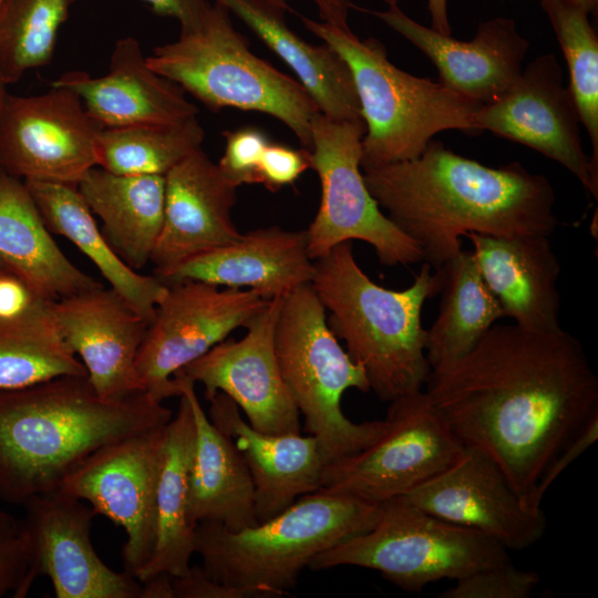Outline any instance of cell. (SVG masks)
Listing matches in <instances>:
<instances>
[{
  "instance_id": "obj_22",
  "label": "cell",
  "mask_w": 598,
  "mask_h": 598,
  "mask_svg": "<svg viewBox=\"0 0 598 598\" xmlns=\"http://www.w3.org/2000/svg\"><path fill=\"white\" fill-rule=\"evenodd\" d=\"M51 85L76 93L102 128L176 123L198 113L179 85L148 66L138 40L133 37L116 41L104 75L94 78L84 71H70Z\"/></svg>"
},
{
  "instance_id": "obj_39",
  "label": "cell",
  "mask_w": 598,
  "mask_h": 598,
  "mask_svg": "<svg viewBox=\"0 0 598 598\" xmlns=\"http://www.w3.org/2000/svg\"><path fill=\"white\" fill-rule=\"evenodd\" d=\"M225 151L217 163L224 176L236 187L258 184V167L269 143L265 133L255 127H243L224 133Z\"/></svg>"
},
{
  "instance_id": "obj_35",
  "label": "cell",
  "mask_w": 598,
  "mask_h": 598,
  "mask_svg": "<svg viewBox=\"0 0 598 598\" xmlns=\"http://www.w3.org/2000/svg\"><path fill=\"white\" fill-rule=\"evenodd\" d=\"M72 0L0 1V79L19 81L31 69L50 63Z\"/></svg>"
},
{
  "instance_id": "obj_48",
  "label": "cell",
  "mask_w": 598,
  "mask_h": 598,
  "mask_svg": "<svg viewBox=\"0 0 598 598\" xmlns=\"http://www.w3.org/2000/svg\"><path fill=\"white\" fill-rule=\"evenodd\" d=\"M573 3H576L584 9H586L589 13H596L597 7H598V0H566Z\"/></svg>"
},
{
  "instance_id": "obj_37",
  "label": "cell",
  "mask_w": 598,
  "mask_h": 598,
  "mask_svg": "<svg viewBox=\"0 0 598 598\" xmlns=\"http://www.w3.org/2000/svg\"><path fill=\"white\" fill-rule=\"evenodd\" d=\"M540 581L533 570L515 567L511 560L477 569L443 590L440 598H529Z\"/></svg>"
},
{
  "instance_id": "obj_27",
  "label": "cell",
  "mask_w": 598,
  "mask_h": 598,
  "mask_svg": "<svg viewBox=\"0 0 598 598\" xmlns=\"http://www.w3.org/2000/svg\"><path fill=\"white\" fill-rule=\"evenodd\" d=\"M190 403L195 439L188 475V518L220 523L238 530L258 524L254 485L249 471L233 443L205 413L194 383L174 377Z\"/></svg>"
},
{
  "instance_id": "obj_41",
  "label": "cell",
  "mask_w": 598,
  "mask_h": 598,
  "mask_svg": "<svg viewBox=\"0 0 598 598\" xmlns=\"http://www.w3.org/2000/svg\"><path fill=\"white\" fill-rule=\"evenodd\" d=\"M174 598H268L261 591L221 584L209 578L200 566L172 579Z\"/></svg>"
},
{
  "instance_id": "obj_50",
  "label": "cell",
  "mask_w": 598,
  "mask_h": 598,
  "mask_svg": "<svg viewBox=\"0 0 598 598\" xmlns=\"http://www.w3.org/2000/svg\"><path fill=\"white\" fill-rule=\"evenodd\" d=\"M6 87H7V85L0 79V102H1V99H2L3 94L7 91Z\"/></svg>"
},
{
  "instance_id": "obj_13",
  "label": "cell",
  "mask_w": 598,
  "mask_h": 598,
  "mask_svg": "<svg viewBox=\"0 0 598 598\" xmlns=\"http://www.w3.org/2000/svg\"><path fill=\"white\" fill-rule=\"evenodd\" d=\"M102 126L73 91L51 85L39 95L0 102V168L23 182L78 186L96 166L95 138Z\"/></svg>"
},
{
  "instance_id": "obj_19",
  "label": "cell",
  "mask_w": 598,
  "mask_h": 598,
  "mask_svg": "<svg viewBox=\"0 0 598 598\" xmlns=\"http://www.w3.org/2000/svg\"><path fill=\"white\" fill-rule=\"evenodd\" d=\"M371 13L401 34L435 65L440 81L482 105L501 97L518 79L529 42L513 19L497 17L481 22L470 41L444 35L405 14L399 6Z\"/></svg>"
},
{
  "instance_id": "obj_29",
  "label": "cell",
  "mask_w": 598,
  "mask_h": 598,
  "mask_svg": "<svg viewBox=\"0 0 598 598\" xmlns=\"http://www.w3.org/2000/svg\"><path fill=\"white\" fill-rule=\"evenodd\" d=\"M194 439L193 410L182 393L177 413L166 424L155 491L154 545L148 560L135 574L141 582L161 574L179 577L190 567L195 526L188 518V475Z\"/></svg>"
},
{
  "instance_id": "obj_40",
  "label": "cell",
  "mask_w": 598,
  "mask_h": 598,
  "mask_svg": "<svg viewBox=\"0 0 598 598\" xmlns=\"http://www.w3.org/2000/svg\"><path fill=\"white\" fill-rule=\"evenodd\" d=\"M311 166L310 151L268 143L258 167V184L270 192H277L292 184Z\"/></svg>"
},
{
  "instance_id": "obj_36",
  "label": "cell",
  "mask_w": 598,
  "mask_h": 598,
  "mask_svg": "<svg viewBox=\"0 0 598 598\" xmlns=\"http://www.w3.org/2000/svg\"><path fill=\"white\" fill-rule=\"evenodd\" d=\"M540 3L565 56L568 87L591 144V164L598 171V37L590 13L566 0Z\"/></svg>"
},
{
  "instance_id": "obj_49",
  "label": "cell",
  "mask_w": 598,
  "mask_h": 598,
  "mask_svg": "<svg viewBox=\"0 0 598 598\" xmlns=\"http://www.w3.org/2000/svg\"><path fill=\"white\" fill-rule=\"evenodd\" d=\"M274 6L278 7L279 9L283 11H292L291 7L288 4L287 0H267Z\"/></svg>"
},
{
  "instance_id": "obj_17",
  "label": "cell",
  "mask_w": 598,
  "mask_h": 598,
  "mask_svg": "<svg viewBox=\"0 0 598 598\" xmlns=\"http://www.w3.org/2000/svg\"><path fill=\"white\" fill-rule=\"evenodd\" d=\"M29 584L48 576L56 598H143L144 586L105 565L91 543L96 512L61 491L39 494L23 505Z\"/></svg>"
},
{
  "instance_id": "obj_23",
  "label": "cell",
  "mask_w": 598,
  "mask_h": 598,
  "mask_svg": "<svg viewBox=\"0 0 598 598\" xmlns=\"http://www.w3.org/2000/svg\"><path fill=\"white\" fill-rule=\"evenodd\" d=\"M315 260L306 231L271 226L259 228L227 245L193 256L161 277L166 285L185 280L228 288L246 287L265 299L285 298L311 283Z\"/></svg>"
},
{
  "instance_id": "obj_38",
  "label": "cell",
  "mask_w": 598,
  "mask_h": 598,
  "mask_svg": "<svg viewBox=\"0 0 598 598\" xmlns=\"http://www.w3.org/2000/svg\"><path fill=\"white\" fill-rule=\"evenodd\" d=\"M30 558L22 519L0 511V598L28 595Z\"/></svg>"
},
{
  "instance_id": "obj_5",
  "label": "cell",
  "mask_w": 598,
  "mask_h": 598,
  "mask_svg": "<svg viewBox=\"0 0 598 598\" xmlns=\"http://www.w3.org/2000/svg\"><path fill=\"white\" fill-rule=\"evenodd\" d=\"M380 512L381 504L317 491L270 519L238 530L198 523L195 554L216 581L282 597L318 554L372 528Z\"/></svg>"
},
{
  "instance_id": "obj_1",
  "label": "cell",
  "mask_w": 598,
  "mask_h": 598,
  "mask_svg": "<svg viewBox=\"0 0 598 598\" xmlns=\"http://www.w3.org/2000/svg\"><path fill=\"white\" fill-rule=\"evenodd\" d=\"M424 386L462 444L495 462L534 509L549 465L598 416V378L564 329L494 324L462 359L431 370Z\"/></svg>"
},
{
  "instance_id": "obj_10",
  "label": "cell",
  "mask_w": 598,
  "mask_h": 598,
  "mask_svg": "<svg viewBox=\"0 0 598 598\" xmlns=\"http://www.w3.org/2000/svg\"><path fill=\"white\" fill-rule=\"evenodd\" d=\"M363 120L333 121L318 113L311 123V168L319 176L321 199L305 230L312 260L337 245L361 240L373 247L384 266H409L422 260L417 245L380 208L361 172Z\"/></svg>"
},
{
  "instance_id": "obj_12",
  "label": "cell",
  "mask_w": 598,
  "mask_h": 598,
  "mask_svg": "<svg viewBox=\"0 0 598 598\" xmlns=\"http://www.w3.org/2000/svg\"><path fill=\"white\" fill-rule=\"evenodd\" d=\"M140 347L144 392L163 402L181 395L174 374L244 327L267 299L251 289L185 280L167 285Z\"/></svg>"
},
{
  "instance_id": "obj_24",
  "label": "cell",
  "mask_w": 598,
  "mask_h": 598,
  "mask_svg": "<svg viewBox=\"0 0 598 598\" xmlns=\"http://www.w3.org/2000/svg\"><path fill=\"white\" fill-rule=\"evenodd\" d=\"M208 417L231 439L249 471L258 523L321 488L326 463L315 436L262 433L254 429L236 403L221 392L209 400Z\"/></svg>"
},
{
  "instance_id": "obj_14",
  "label": "cell",
  "mask_w": 598,
  "mask_h": 598,
  "mask_svg": "<svg viewBox=\"0 0 598 598\" xmlns=\"http://www.w3.org/2000/svg\"><path fill=\"white\" fill-rule=\"evenodd\" d=\"M166 424L100 447L59 488L124 528V571L134 577L154 545L155 491Z\"/></svg>"
},
{
  "instance_id": "obj_7",
  "label": "cell",
  "mask_w": 598,
  "mask_h": 598,
  "mask_svg": "<svg viewBox=\"0 0 598 598\" xmlns=\"http://www.w3.org/2000/svg\"><path fill=\"white\" fill-rule=\"evenodd\" d=\"M146 62L213 111L234 107L274 116L311 151L318 105L299 81L251 52L221 4L213 2L197 27L155 47Z\"/></svg>"
},
{
  "instance_id": "obj_25",
  "label": "cell",
  "mask_w": 598,
  "mask_h": 598,
  "mask_svg": "<svg viewBox=\"0 0 598 598\" xmlns=\"http://www.w3.org/2000/svg\"><path fill=\"white\" fill-rule=\"evenodd\" d=\"M480 272L504 317L525 330L554 332L559 321L560 264L549 237H496L470 233Z\"/></svg>"
},
{
  "instance_id": "obj_18",
  "label": "cell",
  "mask_w": 598,
  "mask_h": 598,
  "mask_svg": "<svg viewBox=\"0 0 598 598\" xmlns=\"http://www.w3.org/2000/svg\"><path fill=\"white\" fill-rule=\"evenodd\" d=\"M400 497L434 516L474 529L507 550L535 545L547 528L543 508L526 506L498 465L473 447H465L454 465Z\"/></svg>"
},
{
  "instance_id": "obj_32",
  "label": "cell",
  "mask_w": 598,
  "mask_h": 598,
  "mask_svg": "<svg viewBox=\"0 0 598 598\" xmlns=\"http://www.w3.org/2000/svg\"><path fill=\"white\" fill-rule=\"evenodd\" d=\"M437 271L441 277L440 309L425 339L431 370L462 359L504 317L472 250L462 249Z\"/></svg>"
},
{
  "instance_id": "obj_21",
  "label": "cell",
  "mask_w": 598,
  "mask_h": 598,
  "mask_svg": "<svg viewBox=\"0 0 598 598\" xmlns=\"http://www.w3.org/2000/svg\"><path fill=\"white\" fill-rule=\"evenodd\" d=\"M164 223L152 254L157 278L182 261L237 240L236 189L200 148L165 176Z\"/></svg>"
},
{
  "instance_id": "obj_30",
  "label": "cell",
  "mask_w": 598,
  "mask_h": 598,
  "mask_svg": "<svg viewBox=\"0 0 598 598\" xmlns=\"http://www.w3.org/2000/svg\"><path fill=\"white\" fill-rule=\"evenodd\" d=\"M78 189L120 258L136 271L144 268L164 223V176L121 175L94 166Z\"/></svg>"
},
{
  "instance_id": "obj_4",
  "label": "cell",
  "mask_w": 598,
  "mask_h": 598,
  "mask_svg": "<svg viewBox=\"0 0 598 598\" xmlns=\"http://www.w3.org/2000/svg\"><path fill=\"white\" fill-rule=\"evenodd\" d=\"M432 269L424 262L410 287L392 290L365 275L350 241L315 260L311 286L329 312L328 326L382 401L422 390L431 373L421 312L441 289L440 274Z\"/></svg>"
},
{
  "instance_id": "obj_33",
  "label": "cell",
  "mask_w": 598,
  "mask_h": 598,
  "mask_svg": "<svg viewBox=\"0 0 598 598\" xmlns=\"http://www.w3.org/2000/svg\"><path fill=\"white\" fill-rule=\"evenodd\" d=\"M63 375H87L63 339L51 301L37 299L22 315L0 320V390Z\"/></svg>"
},
{
  "instance_id": "obj_46",
  "label": "cell",
  "mask_w": 598,
  "mask_h": 598,
  "mask_svg": "<svg viewBox=\"0 0 598 598\" xmlns=\"http://www.w3.org/2000/svg\"><path fill=\"white\" fill-rule=\"evenodd\" d=\"M172 579V576L161 574L142 582L144 586L143 598H174Z\"/></svg>"
},
{
  "instance_id": "obj_47",
  "label": "cell",
  "mask_w": 598,
  "mask_h": 598,
  "mask_svg": "<svg viewBox=\"0 0 598 598\" xmlns=\"http://www.w3.org/2000/svg\"><path fill=\"white\" fill-rule=\"evenodd\" d=\"M431 14V28L444 35H452L447 17V0H426Z\"/></svg>"
},
{
  "instance_id": "obj_20",
  "label": "cell",
  "mask_w": 598,
  "mask_h": 598,
  "mask_svg": "<svg viewBox=\"0 0 598 598\" xmlns=\"http://www.w3.org/2000/svg\"><path fill=\"white\" fill-rule=\"evenodd\" d=\"M64 341L81 358L103 400L144 392L136 358L148 322L114 289L101 286L51 301Z\"/></svg>"
},
{
  "instance_id": "obj_6",
  "label": "cell",
  "mask_w": 598,
  "mask_h": 598,
  "mask_svg": "<svg viewBox=\"0 0 598 598\" xmlns=\"http://www.w3.org/2000/svg\"><path fill=\"white\" fill-rule=\"evenodd\" d=\"M303 25L348 64L365 133L363 171L420 156L434 135L450 130L478 132L482 106L441 81L412 75L395 66L377 39H360L350 29L301 17Z\"/></svg>"
},
{
  "instance_id": "obj_45",
  "label": "cell",
  "mask_w": 598,
  "mask_h": 598,
  "mask_svg": "<svg viewBox=\"0 0 598 598\" xmlns=\"http://www.w3.org/2000/svg\"><path fill=\"white\" fill-rule=\"evenodd\" d=\"M317 8L321 22L339 29H350L348 24L349 10L353 0H310ZM388 7L398 6L399 0H381Z\"/></svg>"
},
{
  "instance_id": "obj_3",
  "label": "cell",
  "mask_w": 598,
  "mask_h": 598,
  "mask_svg": "<svg viewBox=\"0 0 598 598\" xmlns=\"http://www.w3.org/2000/svg\"><path fill=\"white\" fill-rule=\"evenodd\" d=\"M171 419V410L146 392L103 400L87 375L0 390V497L23 505L56 491L100 447Z\"/></svg>"
},
{
  "instance_id": "obj_42",
  "label": "cell",
  "mask_w": 598,
  "mask_h": 598,
  "mask_svg": "<svg viewBox=\"0 0 598 598\" xmlns=\"http://www.w3.org/2000/svg\"><path fill=\"white\" fill-rule=\"evenodd\" d=\"M598 439V416L594 417L584 431L568 444L553 461L544 474L537 489V498L542 503L546 492L564 471L582 455Z\"/></svg>"
},
{
  "instance_id": "obj_2",
  "label": "cell",
  "mask_w": 598,
  "mask_h": 598,
  "mask_svg": "<svg viewBox=\"0 0 598 598\" xmlns=\"http://www.w3.org/2000/svg\"><path fill=\"white\" fill-rule=\"evenodd\" d=\"M363 178L435 270L462 250L470 233L550 237L558 225L555 192L545 176L517 162L491 167L434 140L420 156L363 171Z\"/></svg>"
},
{
  "instance_id": "obj_11",
  "label": "cell",
  "mask_w": 598,
  "mask_h": 598,
  "mask_svg": "<svg viewBox=\"0 0 598 598\" xmlns=\"http://www.w3.org/2000/svg\"><path fill=\"white\" fill-rule=\"evenodd\" d=\"M383 422L367 447L324 465L319 491L382 504L436 477L465 452L423 389L390 401Z\"/></svg>"
},
{
  "instance_id": "obj_9",
  "label": "cell",
  "mask_w": 598,
  "mask_h": 598,
  "mask_svg": "<svg viewBox=\"0 0 598 598\" xmlns=\"http://www.w3.org/2000/svg\"><path fill=\"white\" fill-rule=\"evenodd\" d=\"M507 560L508 550L492 538L396 497L381 504L372 528L321 551L308 568L373 569L402 590L420 592L431 582Z\"/></svg>"
},
{
  "instance_id": "obj_28",
  "label": "cell",
  "mask_w": 598,
  "mask_h": 598,
  "mask_svg": "<svg viewBox=\"0 0 598 598\" xmlns=\"http://www.w3.org/2000/svg\"><path fill=\"white\" fill-rule=\"evenodd\" d=\"M238 17L297 75L299 83L333 121L362 120L348 64L331 47L316 45L295 33L285 12L267 0H213Z\"/></svg>"
},
{
  "instance_id": "obj_15",
  "label": "cell",
  "mask_w": 598,
  "mask_h": 598,
  "mask_svg": "<svg viewBox=\"0 0 598 598\" xmlns=\"http://www.w3.org/2000/svg\"><path fill=\"white\" fill-rule=\"evenodd\" d=\"M282 301L267 299L244 326L247 332L241 339H225L174 377L202 383L207 401L217 392L226 394L262 433L298 434L300 413L282 378L275 344Z\"/></svg>"
},
{
  "instance_id": "obj_8",
  "label": "cell",
  "mask_w": 598,
  "mask_h": 598,
  "mask_svg": "<svg viewBox=\"0 0 598 598\" xmlns=\"http://www.w3.org/2000/svg\"><path fill=\"white\" fill-rule=\"evenodd\" d=\"M278 363L305 429L324 463L358 453L383 431V420L355 423L342 411L349 389L370 391L367 373L340 346L311 283L283 298L275 332Z\"/></svg>"
},
{
  "instance_id": "obj_43",
  "label": "cell",
  "mask_w": 598,
  "mask_h": 598,
  "mask_svg": "<svg viewBox=\"0 0 598 598\" xmlns=\"http://www.w3.org/2000/svg\"><path fill=\"white\" fill-rule=\"evenodd\" d=\"M37 299L20 278L0 269V320L22 315Z\"/></svg>"
},
{
  "instance_id": "obj_51",
  "label": "cell",
  "mask_w": 598,
  "mask_h": 598,
  "mask_svg": "<svg viewBox=\"0 0 598 598\" xmlns=\"http://www.w3.org/2000/svg\"><path fill=\"white\" fill-rule=\"evenodd\" d=\"M1 1V0H0Z\"/></svg>"
},
{
  "instance_id": "obj_16",
  "label": "cell",
  "mask_w": 598,
  "mask_h": 598,
  "mask_svg": "<svg viewBox=\"0 0 598 598\" xmlns=\"http://www.w3.org/2000/svg\"><path fill=\"white\" fill-rule=\"evenodd\" d=\"M475 122L478 131H489L559 163L598 198V171L582 148L578 111L555 54L538 55L524 66L501 97L480 107Z\"/></svg>"
},
{
  "instance_id": "obj_26",
  "label": "cell",
  "mask_w": 598,
  "mask_h": 598,
  "mask_svg": "<svg viewBox=\"0 0 598 598\" xmlns=\"http://www.w3.org/2000/svg\"><path fill=\"white\" fill-rule=\"evenodd\" d=\"M0 269L42 300L55 301L103 286L60 249L25 183L0 168Z\"/></svg>"
},
{
  "instance_id": "obj_31",
  "label": "cell",
  "mask_w": 598,
  "mask_h": 598,
  "mask_svg": "<svg viewBox=\"0 0 598 598\" xmlns=\"http://www.w3.org/2000/svg\"><path fill=\"white\" fill-rule=\"evenodd\" d=\"M24 183L50 233L72 241L96 266L110 287L151 323L168 286L156 276L137 272L120 258L97 227L78 186Z\"/></svg>"
},
{
  "instance_id": "obj_44",
  "label": "cell",
  "mask_w": 598,
  "mask_h": 598,
  "mask_svg": "<svg viewBox=\"0 0 598 598\" xmlns=\"http://www.w3.org/2000/svg\"><path fill=\"white\" fill-rule=\"evenodd\" d=\"M161 16L171 17L178 21L181 30L197 27L209 12L212 4L208 0H141Z\"/></svg>"
},
{
  "instance_id": "obj_34",
  "label": "cell",
  "mask_w": 598,
  "mask_h": 598,
  "mask_svg": "<svg viewBox=\"0 0 598 598\" xmlns=\"http://www.w3.org/2000/svg\"><path fill=\"white\" fill-rule=\"evenodd\" d=\"M204 138L196 116L176 123L102 128L95 138L96 166L121 175L165 176L200 148Z\"/></svg>"
}]
</instances>
